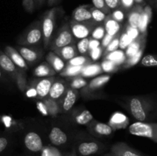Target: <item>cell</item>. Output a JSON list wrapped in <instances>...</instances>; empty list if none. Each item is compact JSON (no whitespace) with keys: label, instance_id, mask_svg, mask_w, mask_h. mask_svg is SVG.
<instances>
[{"label":"cell","instance_id":"cell-1","mask_svg":"<svg viewBox=\"0 0 157 156\" xmlns=\"http://www.w3.org/2000/svg\"><path fill=\"white\" fill-rule=\"evenodd\" d=\"M129 110L138 122H144L148 119L153 110V102L140 96L132 97L129 101Z\"/></svg>","mask_w":157,"mask_h":156},{"label":"cell","instance_id":"cell-2","mask_svg":"<svg viewBox=\"0 0 157 156\" xmlns=\"http://www.w3.org/2000/svg\"><path fill=\"white\" fill-rule=\"evenodd\" d=\"M129 132L133 136L148 138L157 143V122H136L129 126Z\"/></svg>","mask_w":157,"mask_h":156},{"label":"cell","instance_id":"cell-3","mask_svg":"<svg viewBox=\"0 0 157 156\" xmlns=\"http://www.w3.org/2000/svg\"><path fill=\"white\" fill-rule=\"evenodd\" d=\"M56 8L47 11L44 14L41 20V30H42L43 43L45 48H48L52 40L56 20Z\"/></svg>","mask_w":157,"mask_h":156},{"label":"cell","instance_id":"cell-4","mask_svg":"<svg viewBox=\"0 0 157 156\" xmlns=\"http://www.w3.org/2000/svg\"><path fill=\"white\" fill-rule=\"evenodd\" d=\"M43 39L41 23L37 21L18 38V43L22 46H33Z\"/></svg>","mask_w":157,"mask_h":156},{"label":"cell","instance_id":"cell-5","mask_svg":"<svg viewBox=\"0 0 157 156\" xmlns=\"http://www.w3.org/2000/svg\"><path fill=\"white\" fill-rule=\"evenodd\" d=\"M75 41V39L72 35L69 24H64L59 29L55 38L51 40L49 47L54 51L56 49L74 44Z\"/></svg>","mask_w":157,"mask_h":156},{"label":"cell","instance_id":"cell-6","mask_svg":"<svg viewBox=\"0 0 157 156\" xmlns=\"http://www.w3.org/2000/svg\"><path fill=\"white\" fill-rule=\"evenodd\" d=\"M97 24L98 23L93 20L84 22H77L71 20L69 23V26L75 39L81 40L90 37L93 29L97 26Z\"/></svg>","mask_w":157,"mask_h":156},{"label":"cell","instance_id":"cell-7","mask_svg":"<svg viewBox=\"0 0 157 156\" xmlns=\"http://www.w3.org/2000/svg\"><path fill=\"white\" fill-rule=\"evenodd\" d=\"M78 92L77 90L71 88V87H67L65 93L63 96L62 99H61V111L67 112L72 109L74 105L76 102L77 99L78 98Z\"/></svg>","mask_w":157,"mask_h":156},{"label":"cell","instance_id":"cell-8","mask_svg":"<svg viewBox=\"0 0 157 156\" xmlns=\"http://www.w3.org/2000/svg\"><path fill=\"white\" fill-rule=\"evenodd\" d=\"M24 143L26 148L33 152H38L43 148V142L41 138L38 133L30 132L26 134L24 139Z\"/></svg>","mask_w":157,"mask_h":156},{"label":"cell","instance_id":"cell-9","mask_svg":"<svg viewBox=\"0 0 157 156\" xmlns=\"http://www.w3.org/2000/svg\"><path fill=\"white\" fill-rule=\"evenodd\" d=\"M15 49L21 54V56L25 61V62L29 63V64H33V63L36 62L42 56V54L39 50L35 48L28 47L26 46L18 45L17 46Z\"/></svg>","mask_w":157,"mask_h":156},{"label":"cell","instance_id":"cell-10","mask_svg":"<svg viewBox=\"0 0 157 156\" xmlns=\"http://www.w3.org/2000/svg\"><path fill=\"white\" fill-rule=\"evenodd\" d=\"M55 78L54 76L49 77H44L41 79L35 85V88L37 91V98L39 99H44L48 96L52 84L55 82Z\"/></svg>","mask_w":157,"mask_h":156},{"label":"cell","instance_id":"cell-11","mask_svg":"<svg viewBox=\"0 0 157 156\" xmlns=\"http://www.w3.org/2000/svg\"><path fill=\"white\" fill-rule=\"evenodd\" d=\"M92 6L90 5H83L78 6L72 12V20L77 22H84L92 20L90 9Z\"/></svg>","mask_w":157,"mask_h":156},{"label":"cell","instance_id":"cell-12","mask_svg":"<svg viewBox=\"0 0 157 156\" xmlns=\"http://www.w3.org/2000/svg\"><path fill=\"white\" fill-rule=\"evenodd\" d=\"M68 87L69 86L64 80H55L51 87L48 97L55 100H61Z\"/></svg>","mask_w":157,"mask_h":156},{"label":"cell","instance_id":"cell-13","mask_svg":"<svg viewBox=\"0 0 157 156\" xmlns=\"http://www.w3.org/2000/svg\"><path fill=\"white\" fill-rule=\"evenodd\" d=\"M129 124V119L124 113L116 112L110 118L108 125L112 128L113 131L121 128H126Z\"/></svg>","mask_w":157,"mask_h":156},{"label":"cell","instance_id":"cell-14","mask_svg":"<svg viewBox=\"0 0 157 156\" xmlns=\"http://www.w3.org/2000/svg\"><path fill=\"white\" fill-rule=\"evenodd\" d=\"M147 34L140 35L136 39L133 40L131 44L125 50V54L127 58H130L136 54L142 47H146Z\"/></svg>","mask_w":157,"mask_h":156},{"label":"cell","instance_id":"cell-15","mask_svg":"<svg viewBox=\"0 0 157 156\" xmlns=\"http://www.w3.org/2000/svg\"><path fill=\"white\" fill-rule=\"evenodd\" d=\"M5 53L9 57V58L12 60V62L15 64L17 67L21 69V70H28L29 67H28L27 63L25 62V61L23 59L22 57L15 47H11V46H6L5 48Z\"/></svg>","mask_w":157,"mask_h":156},{"label":"cell","instance_id":"cell-16","mask_svg":"<svg viewBox=\"0 0 157 156\" xmlns=\"http://www.w3.org/2000/svg\"><path fill=\"white\" fill-rule=\"evenodd\" d=\"M107 156H143L137 151L124 143H118L112 147V151Z\"/></svg>","mask_w":157,"mask_h":156},{"label":"cell","instance_id":"cell-17","mask_svg":"<svg viewBox=\"0 0 157 156\" xmlns=\"http://www.w3.org/2000/svg\"><path fill=\"white\" fill-rule=\"evenodd\" d=\"M58 56H59L64 61H68L75 57L78 56V49L75 44H69V45L64 46L61 48L56 49L54 50Z\"/></svg>","mask_w":157,"mask_h":156},{"label":"cell","instance_id":"cell-18","mask_svg":"<svg viewBox=\"0 0 157 156\" xmlns=\"http://www.w3.org/2000/svg\"><path fill=\"white\" fill-rule=\"evenodd\" d=\"M152 18V9L151 7L148 5L144 6L142 14H141L138 29L141 35L147 34V28Z\"/></svg>","mask_w":157,"mask_h":156},{"label":"cell","instance_id":"cell-19","mask_svg":"<svg viewBox=\"0 0 157 156\" xmlns=\"http://www.w3.org/2000/svg\"><path fill=\"white\" fill-rule=\"evenodd\" d=\"M143 9H144V6L135 5L133 9H130L127 13V24H129L131 27L137 28H138Z\"/></svg>","mask_w":157,"mask_h":156},{"label":"cell","instance_id":"cell-20","mask_svg":"<svg viewBox=\"0 0 157 156\" xmlns=\"http://www.w3.org/2000/svg\"><path fill=\"white\" fill-rule=\"evenodd\" d=\"M49 139L53 145L59 146L67 142V136L61 128L55 126L52 128L49 133Z\"/></svg>","mask_w":157,"mask_h":156},{"label":"cell","instance_id":"cell-21","mask_svg":"<svg viewBox=\"0 0 157 156\" xmlns=\"http://www.w3.org/2000/svg\"><path fill=\"white\" fill-rule=\"evenodd\" d=\"M46 60L56 73H61L66 66L64 61L54 51H50L48 54Z\"/></svg>","mask_w":157,"mask_h":156},{"label":"cell","instance_id":"cell-22","mask_svg":"<svg viewBox=\"0 0 157 156\" xmlns=\"http://www.w3.org/2000/svg\"><path fill=\"white\" fill-rule=\"evenodd\" d=\"M104 27L105 28L106 33L110 35H116L122 30L121 23L113 19L110 14L107 15L106 16V18L104 21Z\"/></svg>","mask_w":157,"mask_h":156},{"label":"cell","instance_id":"cell-23","mask_svg":"<svg viewBox=\"0 0 157 156\" xmlns=\"http://www.w3.org/2000/svg\"><path fill=\"white\" fill-rule=\"evenodd\" d=\"M110 78H111V76L110 74H104L101 75V76H96V77H94L90 80V82L86 86L85 89H84V90L94 91V90L100 89L103 86L105 85L107 82H109Z\"/></svg>","mask_w":157,"mask_h":156},{"label":"cell","instance_id":"cell-24","mask_svg":"<svg viewBox=\"0 0 157 156\" xmlns=\"http://www.w3.org/2000/svg\"><path fill=\"white\" fill-rule=\"evenodd\" d=\"M0 67L4 71L13 74H16L17 72L18 71L17 67L9 58V57L1 50H0Z\"/></svg>","mask_w":157,"mask_h":156},{"label":"cell","instance_id":"cell-25","mask_svg":"<svg viewBox=\"0 0 157 156\" xmlns=\"http://www.w3.org/2000/svg\"><path fill=\"white\" fill-rule=\"evenodd\" d=\"M55 73L56 72L47 62L41 63L33 70L34 76L37 77H49V76H53L54 75H55Z\"/></svg>","mask_w":157,"mask_h":156},{"label":"cell","instance_id":"cell-26","mask_svg":"<svg viewBox=\"0 0 157 156\" xmlns=\"http://www.w3.org/2000/svg\"><path fill=\"white\" fill-rule=\"evenodd\" d=\"M43 102L46 106L48 116H52V117H56L61 112V102H59L58 100L46 97L43 99Z\"/></svg>","mask_w":157,"mask_h":156},{"label":"cell","instance_id":"cell-27","mask_svg":"<svg viewBox=\"0 0 157 156\" xmlns=\"http://www.w3.org/2000/svg\"><path fill=\"white\" fill-rule=\"evenodd\" d=\"M104 59L109 60V61H112L113 64H116L118 67H121L124 64L127 60V57H126L125 51L124 50H121V49H117V50H114L108 53L104 56Z\"/></svg>","mask_w":157,"mask_h":156},{"label":"cell","instance_id":"cell-28","mask_svg":"<svg viewBox=\"0 0 157 156\" xmlns=\"http://www.w3.org/2000/svg\"><path fill=\"white\" fill-rule=\"evenodd\" d=\"M101 73H103V70L101 69V64H98V63H96V64L90 63V64L84 66L80 76L84 78L94 77V76H97Z\"/></svg>","mask_w":157,"mask_h":156},{"label":"cell","instance_id":"cell-29","mask_svg":"<svg viewBox=\"0 0 157 156\" xmlns=\"http://www.w3.org/2000/svg\"><path fill=\"white\" fill-rule=\"evenodd\" d=\"M99 150V145L94 142H87L80 144L78 151L83 156H88L96 153Z\"/></svg>","mask_w":157,"mask_h":156},{"label":"cell","instance_id":"cell-30","mask_svg":"<svg viewBox=\"0 0 157 156\" xmlns=\"http://www.w3.org/2000/svg\"><path fill=\"white\" fill-rule=\"evenodd\" d=\"M84 67V66H72L66 64L64 70L60 73V75H61V76L73 78L75 77V76L81 75Z\"/></svg>","mask_w":157,"mask_h":156},{"label":"cell","instance_id":"cell-31","mask_svg":"<svg viewBox=\"0 0 157 156\" xmlns=\"http://www.w3.org/2000/svg\"><path fill=\"white\" fill-rule=\"evenodd\" d=\"M93 129L97 134H99L101 136H110L112 134L113 130L108 124L102 123V122H94Z\"/></svg>","mask_w":157,"mask_h":156},{"label":"cell","instance_id":"cell-32","mask_svg":"<svg viewBox=\"0 0 157 156\" xmlns=\"http://www.w3.org/2000/svg\"><path fill=\"white\" fill-rule=\"evenodd\" d=\"M145 47H144L137 52L135 55H133V57L130 58H127L125 62L124 63V64L122 65V68L124 69H127V68H130V67H133L136 64H137L140 61H141L142 59L143 54H144V50H145Z\"/></svg>","mask_w":157,"mask_h":156},{"label":"cell","instance_id":"cell-33","mask_svg":"<svg viewBox=\"0 0 157 156\" xmlns=\"http://www.w3.org/2000/svg\"><path fill=\"white\" fill-rule=\"evenodd\" d=\"M94 119L93 115L89 110H84L75 116V122L79 125H87Z\"/></svg>","mask_w":157,"mask_h":156},{"label":"cell","instance_id":"cell-34","mask_svg":"<svg viewBox=\"0 0 157 156\" xmlns=\"http://www.w3.org/2000/svg\"><path fill=\"white\" fill-rule=\"evenodd\" d=\"M90 58L87 57L86 55H81V56H76L67 61V65L72 66H86L90 64Z\"/></svg>","mask_w":157,"mask_h":156},{"label":"cell","instance_id":"cell-35","mask_svg":"<svg viewBox=\"0 0 157 156\" xmlns=\"http://www.w3.org/2000/svg\"><path fill=\"white\" fill-rule=\"evenodd\" d=\"M140 64L146 67H157V54H147L142 58Z\"/></svg>","mask_w":157,"mask_h":156},{"label":"cell","instance_id":"cell-36","mask_svg":"<svg viewBox=\"0 0 157 156\" xmlns=\"http://www.w3.org/2000/svg\"><path fill=\"white\" fill-rule=\"evenodd\" d=\"M133 40L126 33L125 31L123 29L121 32L119 38V48L121 50H126L127 47L131 44V42Z\"/></svg>","mask_w":157,"mask_h":156},{"label":"cell","instance_id":"cell-37","mask_svg":"<svg viewBox=\"0 0 157 156\" xmlns=\"http://www.w3.org/2000/svg\"><path fill=\"white\" fill-rule=\"evenodd\" d=\"M101 69H102L103 72L107 73H116L120 67L117 66L116 64H113L112 61H109V60L104 59V61L101 62Z\"/></svg>","mask_w":157,"mask_h":156},{"label":"cell","instance_id":"cell-38","mask_svg":"<svg viewBox=\"0 0 157 156\" xmlns=\"http://www.w3.org/2000/svg\"><path fill=\"white\" fill-rule=\"evenodd\" d=\"M15 77H16V84L18 89L21 92L25 91L27 89V80H26V76L24 71L18 70L15 74Z\"/></svg>","mask_w":157,"mask_h":156},{"label":"cell","instance_id":"cell-39","mask_svg":"<svg viewBox=\"0 0 157 156\" xmlns=\"http://www.w3.org/2000/svg\"><path fill=\"white\" fill-rule=\"evenodd\" d=\"M87 85V82L83 76H77L72 78V80L71 81L69 87L75 90H79V89L84 88Z\"/></svg>","mask_w":157,"mask_h":156},{"label":"cell","instance_id":"cell-40","mask_svg":"<svg viewBox=\"0 0 157 156\" xmlns=\"http://www.w3.org/2000/svg\"><path fill=\"white\" fill-rule=\"evenodd\" d=\"M89 40L90 37L83 38V39L79 40L77 44V49H78V53L81 54V55H87L89 52Z\"/></svg>","mask_w":157,"mask_h":156},{"label":"cell","instance_id":"cell-41","mask_svg":"<svg viewBox=\"0 0 157 156\" xmlns=\"http://www.w3.org/2000/svg\"><path fill=\"white\" fill-rule=\"evenodd\" d=\"M90 12H91L92 20L96 23H98H98L104 22V19H105L106 16H107V15L104 13L102 11L96 9L94 6H92L91 9H90Z\"/></svg>","mask_w":157,"mask_h":156},{"label":"cell","instance_id":"cell-42","mask_svg":"<svg viewBox=\"0 0 157 156\" xmlns=\"http://www.w3.org/2000/svg\"><path fill=\"white\" fill-rule=\"evenodd\" d=\"M120 35H121V32L117 34L114 36L113 39L112 40L111 42L108 44L107 47L104 50V54L105 56L106 54H107L108 53L112 51H114V50H117L119 48V38H120Z\"/></svg>","mask_w":157,"mask_h":156},{"label":"cell","instance_id":"cell-43","mask_svg":"<svg viewBox=\"0 0 157 156\" xmlns=\"http://www.w3.org/2000/svg\"><path fill=\"white\" fill-rule=\"evenodd\" d=\"M111 17L114 20H116L117 22L122 23L124 21V19L127 17V12L122 9V8H118V9H115V10L112 11L111 13Z\"/></svg>","mask_w":157,"mask_h":156},{"label":"cell","instance_id":"cell-44","mask_svg":"<svg viewBox=\"0 0 157 156\" xmlns=\"http://www.w3.org/2000/svg\"><path fill=\"white\" fill-rule=\"evenodd\" d=\"M105 34L106 31L104 25H98L96 26V27L93 29L91 34H90V35H91L90 38H94V39L101 41L102 38L104 37V35H105Z\"/></svg>","mask_w":157,"mask_h":156},{"label":"cell","instance_id":"cell-45","mask_svg":"<svg viewBox=\"0 0 157 156\" xmlns=\"http://www.w3.org/2000/svg\"><path fill=\"white\" fill-rule=\"evenodd\" d=\"M92 2H93L94 7L102 11L106 15H109L111 13V11L107 6L104 0H92Z\"/></svg>","mask_w":157,"mask_h":156},{"label":"cell","instance_id":"cell-46","mask_svg":"<svg viewBox=\"0 0 157 156\" xmlns=\"http://www.w3.org/2000/svg\"><path fill=\"white\" fill-rule=\"evenodd\" d=\"M88 54L91 61H97L102 57V55H104V49L101 46H99V47L90 50L88 52Z\"/></svg>","mask_w":157,"mask_h":156},{"label":"cell","instance_id":"cell-47","mask_svg":"<svg viewBox=\"0 0 157 156\" xmlns=\"http://www.w3.org/2000/svg\"><path fill=\"white\" fill-rule=\"evenodd\" d=\"M124 30L125 31L126 33H127L133 40L136 39V38L141 35V34L140 33V31L137 28L131 27V26H130L127 24L125 25Z\"/></svg>","mask_w":157,"mask_h":156},{"label":"cell","instance_id":"cell-48","mask_svg":"<svg viewBox=\"0 0 157 156\" xmlns=\"http://www.w3.org/2000/svg\"><path fill=\"white\" fill-rule=\"evenodd\" d=\"M37 0H22V6L28 12L32 13L35 7Z\"/></svg>","mask_w":157,"mask_h":156},{"label":"cell","instance_id":"cell-49","mask_svg":"<svg viewBox=\"0 0 157 156\" xmlns=\"http://www.w3.org/2000/svg\"><path fill=\"white\" fill-rule=\"evenodd\" d=\"M135 6L134 0H121V8L126 12H128Z\"/></svg>","mask_w":157,"mask_h":156},{"label":"cell","instance_id":"cell-50","mask_svg":"<svg viewBox=\"0 0 157 156\" xmlns=\"http://www.w3.org/2000/svg\"><path fill=\"white\" fill-rule=\"evenodd\" d=\"M107 7L110 9V11H113L115 9L121 7V2L119 0H104Z\"/></svg>","mask_w":157,"mask_h":156},{"label":"cell","instance_id":"cell-51","mask_svg":"<svg viewBox=\"0 0 157 156\" xmlns=\"http://www.w3.org/2000/svg\"><path fill=\"white\" fill-rule=\"evenodd\" d=\"M114 36L115 35H110L107 33L105 34V35H104V38H102L101 42V46L103 47L104 50L107 47V46H108V44L111 42V41L113 39Z\"/></svg>","mask_w":157,"mask_h":156},{"label":"cell","instance_id":"cell-52","mask_svg":"<svg viewBox=\"0 0 157 156\" xmlns=\"http://www.w3.org/2000/svg\"><path fill=\"white\" fill-rule=\"evenodd\" d=\"M36 107H37V109H38V111H39V113H41L42 116H48L47 108H46V106L44 105L43 100L38 101V102H36Z\"/></svg>","mask_w":157,"mask_h":156},{"label":"cell","instance_id":"cell-53","mask_svg":"<svg viewBox=\"0 0 157 156\" xmlns=\"http://www.w3.org/2000/svg\"><path fill=\"white\" fill-rule=\"evenodd\" d=\"M101 46V41L99 40L94 39L90 37V40H89V51L93 49L96 48V47Z\"/></svg>","mask_w":157,"mask_h":156},{"label":"cell","instance_id":"cell-54","mask_svg":"<svg viewBox=\"0 0 157 156\" xmlns=\"http://www.w3.org/2000/svg\"><path fill=\"white\" fill-rule=\"evenodd\" d=\"M26 96L29 98H36L37 97V91L34 87H30L26 89L25 90Z\"/></svg>","mask_w":157,"mask_h":156},{"label":"cell","instance_id":"cell-55","mask_svg":"<svg viewBox=\"0 0 157 156\" xmlns=\"http://www.w3.org/2000/svg\"><path fill=\"white\" fill-rule=\"evenodd\" d=\"M8 139L5 137H0V153L2 152L8 146Z\"/></svg>","mask_w":157,"mask_h":156},{"label":"cell","instance_id":"cell-56","mask_svg":"<svg viewBox=\"0 0 157 156\" xmlns=\"http://www.w3.org/2000/svg\"><path fill=\"white\" fill-rule=\"evenodd\" d=\"M135 5H139V6H145V0H134Z\"/></svg>","mask_w":157,"mask_h":156},{"label":"cell","instance_id":"cell-57","mask_svg":"<svg viewBox=\"0 0 157 156\" xmlns=\"http://www.w3.org/2000/svg\"><path fill=\"white\" fill-rule=\"evenodd\" d=\"M58 1V0H48V5L49 6H52L55 4H56Z\"/></svg>","mask_w":157,"mask_h":156},{"label":"cell","instance_id":"cell-58","mask_svg":"<svg viewBox=\"0 0 157 156\" xmlns=\"http://www.w3.org/2000/svg\"><path fill=\"white\" fill-rule=\"evenodd\" d=\"M44 1H45V0H37V3H38V6H42L43 4H44Z\"/></svg>","mask_w":157,"mask_h":156},{"label":"cell","instance_id":"cell-59","mask_svg":"<svg viewBox=\"0 0 157 156\" xmlns=\"http://www.w3.org/2000/svg\"><path fill=\"white\" fill-rule=\"evenodd\" d=\"M153 6H154V7L157 9V0H156V1H155L154 2H153Z\"/></svg>","mask_w":157,"mask_h":156},{"label":"cell","instance_id":"cell-60","mask_svg":"<svg viewBox=\"0 0 157 156\" xmlns=\"http://www.w3.org/2000/svg\"><path fill=\"white\" fill-rule=\"evenodd\" d=\"M2 73L1 70H0V79H1V78H2Z\"/></svg>","mask_w":157,"mask_h":156},{"label":"cell","instance_id":"cell-61","mask_svg":"<svg viewBox=\"0 0 157 156\" xmlns=\"http://www.w3.org/2000/svg\"><path fill=\"white\" fill-rule=\"evenodd\" d=\"M119 1H120V2H121V0H119Z\"/></svg>","mask_w":157,"mask_h":156}]
</instances>
